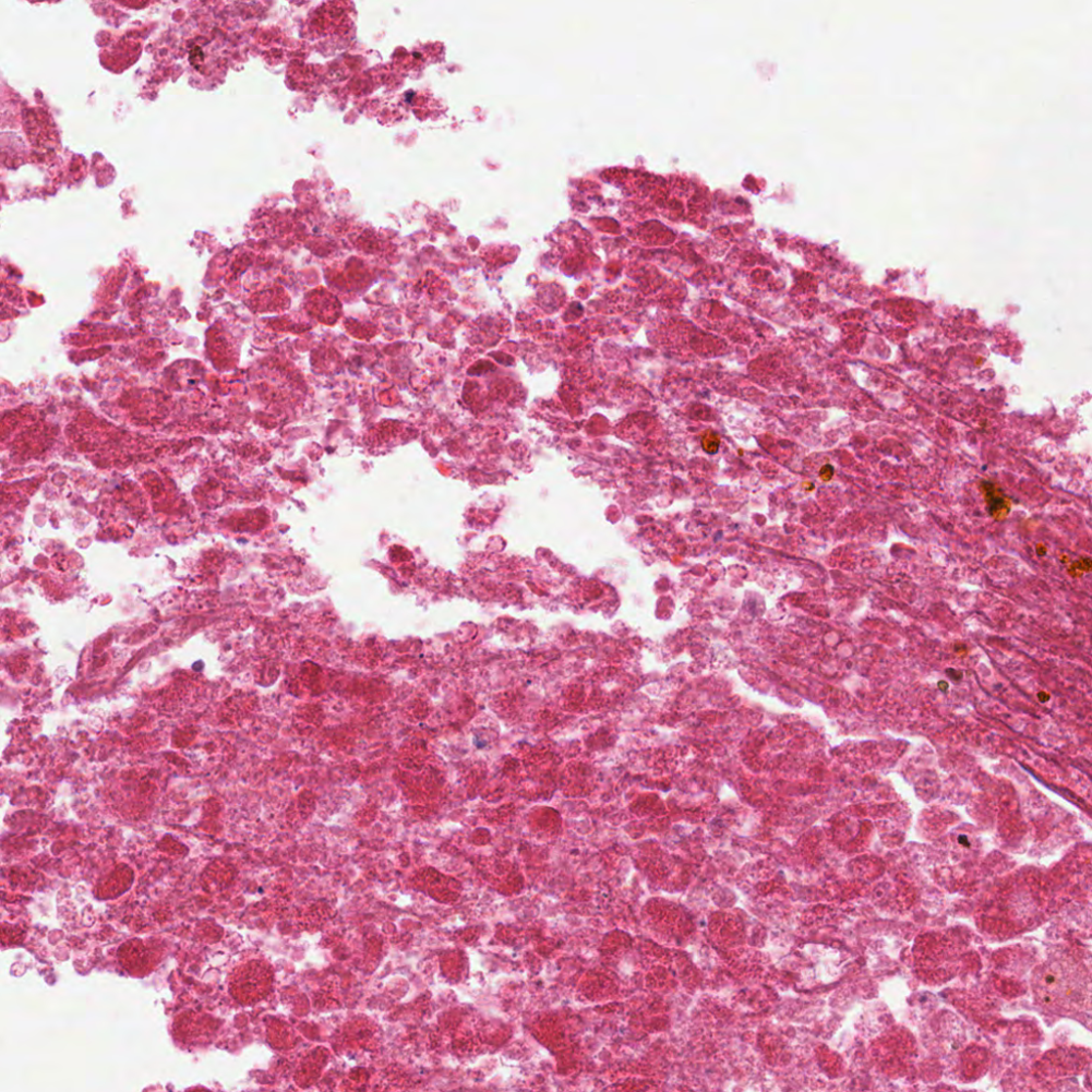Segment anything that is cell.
Here are the masks:
<instances>
[{"label": "cell", "instance_id": "obj_1", "mask_svg": "<svg viewBox=\"0 0 1092 1092\" xmlns=\"http://www.w3.org/2000/svg\"><path fill=\"white\" fill-rule=\"evenodd\" d=\"M271 982L270 968L260 962H254L236 975L232 982V991L237 998L248 1003L262 998L270 989Z\"/></svg>", "mask_w": 1092, "mask_h": 1092}]
</instances>
